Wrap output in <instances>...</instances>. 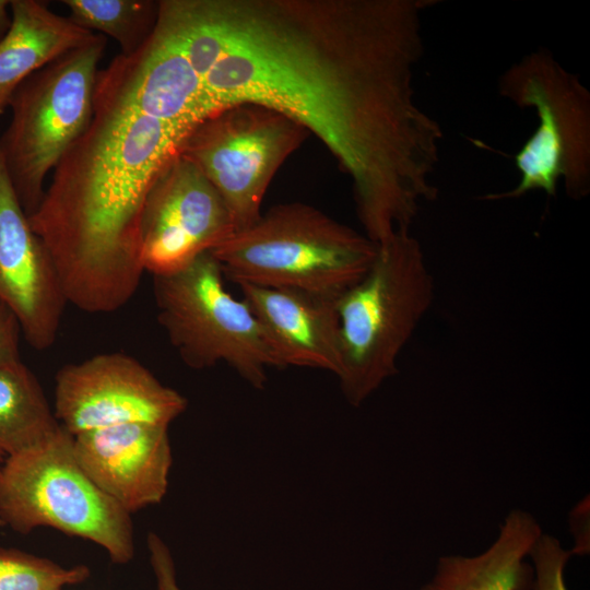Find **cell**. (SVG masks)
Returning <instances> with one entry per match:
<instances>
[{
  "instance_id": "cell-1",
  "label": "cell",
  "mask_w": 590,
  "mask_h": 590,
  "mask_svg": "<svg viewBox=\"0 0 590 590\" xmlns=\"http://www.w3.org/2000/svg\"><path fill=\"white\" fill-rule=\"evenodd\" d=\"M435 0H163L158 30L202 80L209 114L237 103L314 133L352 181L376 245L437 198L442 130L415 98Z\"/></svg>"
},
{
  "instance_id": "cell-2",
  "label": "cell",
  "mask_w": 590,
  "mask_h": 590,
  "mask_svg": "<svg viewBox=\"0 0 590 590\" xmlns=\"http://www.w3.org/2000/svg\"><path fill=\"white\" fill-rule=\"evenodd\" d=\"M193 128L149 116L96 80L92 119L28 217L68 303L113 312L134 295L144 272V202Z\"/></svg>"
},
{
  "instance_id": "cell-3",
  "label": "cell",
  "mask_w": 590,
  "mask_h": 590,
  "mask_svg": "<svg viewBox=\"0 0 590 590\" xmlns=\"http://www.w3.org/2000/svg\"><path fill=\"white\" fill-rule=\"evenodd\" d=\"M435 284L420 240L399 232L377 245L365 275L338 300L347 402L361 405L398 371L404 347L433 305Z\"/></svg>"
},
{
  "instance_id": "cell-4",
  "label": "cell",
  "mask_w": 590,
  "mask_h": 590,
  "mask_svg": "<svg viewBox=\"0 0 590 590\" xmlns=\"http://www.w3.org/2000/svg\"><path fill=\"white\" fill-rule=\"evenodd\" d=\"M376 252L365 234L302 202L273 205L211 251L237 284L334 298L365 275Z\"/></svg>"
},
{
  "instance_id": "cell-5",
  "label": "cell",
  "mask_w": 590,
  "mask_h": 590,
  "mask_svg": "<svg viewBox=\"0 0 590 590\" xmlns=\"http://www.w3.org/2000/svg\"><path fill=\"white\" fill-rule=\"evenodd\" d=\"M498 94L521 109L534 110L539 123L515 155L516 187L484 200L516 199L530 191L581 200L590 193V92L546 48H538L498 78Z\"/></svg>"
},
{
  "instance_id": "cell-6",
  "label": "cell",
  "mask_w": 590,
  "mask_h": 590,
  "mask_svg": "<svg viewBox=\"0 0 590 590\" xmlns=\"http://www.w3.org/2000/svg\"><path fill=\"white\" fill-rule=\"evenodd\" d=\"M0 518L19 533L50 527L94 542L116 564L134 555L130 514L87 476L62 426L51 437L5 458L0 471Z\"/></svg>"
},
{
  "instance_id": "cell-7",
  "label": "cell",
  "mask_w": 590,
  "mask_h": 590,
  "mask_svg": "<svg viewBox=\"0 0 590 590\" xmlns=\"http://www.w3.org/2000/svg\"><path fill=\"white\" fill-rule=\"evenodd\" d=\"M106 38L96 34L31 74L14 92L11 119L0 150L17 200L30 217L45 193L44 184L86 130L93 115L98 64Z\"/></svg>"
},
{
  "instance_id": "cell-8",
  "label": "cell",
  "mask_w": 590,
  "mask_h": 590,
  "mask_svg": "<svg viewBox=\"0 0 590 590\" xmlns=\"http://www.w3.org/2000/svg\"><path fill=\"white\" fill-rule=\"evenodd\" d=\"M224 278L211 252L179 271L154 275L157 320L188 367L225 363L262 389L267 369L278 367L276 359L251 309L226 291Z\"/></svg>"
},
{
  "instance_id": "cell-9",
  "label": "cell",
  "mask_w": 590,
  "mask_h": 590,
  "mask_svg": "<svg viewBox=\"0 0 590 590\" xmlns=\"http://www.w3.org/2000/svg\"><path fill=\"white\" fill-rule=\"evenodd\" d=\"M308 134L300 123L278 110L237 103L200 121L179 152L214 186L239 232L260 217L274 175Z\"/></svg>"
},
{
  "instance_id": "cell-10",
  "label": "cell",
  "mask_w": 590,
  "mask_h": 590,
  "mask_svg": "<svg viewBox=\"0 0 590 590\" xmlns=\"http://www.w3.org/2000/svg\"><path fill=\"white\" fill-rule=\"evenodd\" d=\"M236 229L222 197L180 152L164 166L144 202L141 262L153 276L181 270Z\"/></svg>"
},
{
  "instance_id": "cell-11",
  "label": "cell",
  "mask_w": 590,
  "mask_h": 590,
  "mask_svg": "<svg viewBox=\"0 0 590 590\" xmlns=\"http://www.w3.org/2000/svg\"><path fill=\"white\" fill-rule=\"evenodd\" d=\"M186 408L184 396L127 354H98L56 375L54 413L72 436L128 423L169 426Z\"/></svg>"
},
{
  "instance_id": "cell-12",
  "label": "cell",
  "mask_w": 590,
  "mask_h": 590,
  "mask_svg": "<svg viewBox=\"0 0 590 590\" xmlns=\"http://www.w3.org/2000/svg\"><path fill=\"white\" fill-rule=\"evenodd\" d=\"M0 299L38 351L56 341L68 304L57 268L13 190L0 150Z\"/></svg>"
},
{
  "instance_id": "cell-13",
  "label": "cell",
  "mask_w": 590,
  "mask_h": 590,
  "mask_svg": "<svg viewBox=\"0 0 590 590\" xmlns=\"http://www.w3.org/2000/svg\"><path fill=\"white\" fill-rule=\"evenodd\" d=\"M87 476L129 514L158 504L173 463L168 426L128 423L73 436Z\"/></svg>"
},
{
  "instance_id": "cell-14",
  "label": "cell",
  "mask_w": 590,
  "mask_h": 590,
  "mask_svg": "<svg viewBox=\"0 0 590 590\" xmlns=\"http://www.w3.org/2000/svg\"><path fill=\"white\" fill-rule=\"evenodd\" d=\"M278 367L341 370L339 298L308 292L238 284Z\"/></svg>"
},
{
  "instance_id": "cell-15",
  "label": "cell",
  "mask_w": 590,
  "mask_h": 590,
  "mask_svg": "<svg viewBox=\"0 0 590 590\" xmlns=\"http://www.w3.org/2000/svg\"><path fill=\"white\" fill-rule=\"evenodd\" d=\"M97 81L160 120L196 127L209 117L202 80L184 54L154 32L130 56L118 55Z\"/></svg>"
},
{
  "instance_id": "cell-16",
  "label": "cell",
  "mask_w": 590,
  "mask_h": 590,
  "mask_svg": "<svg viewBox=\"0 0 590 590\" xmlns=\"http://www.w3.org/2000/svg\"><path fill=\"white\" fill-rule=\"evenodd\" d=\"M541 533L531 514L514 509L486 551L440 557L434 576L421 590H532L533 567L526 558Z\"/></svg>"
},
{
  "instance_id": "cell-17",
  "label": "cell",
  "mask_w": 590,
  "mask_h": 590,
  "mask_svg": "<svg viewBox=\"0 0 590 590\" xmlns=\"http://www.w3.org/2000/svg\"><path fill=\"white\" fill-rule=\"evenodd\" d=\"M11 14V27L0 42V118L31 74L96 36L40 1L12 0Z\"/></svg>"
},
{
  "instance_id": "cell-18",
  "label": "cell",
  "mask_w": 590,
  "mask_h": 590,
  "mask_svg": "<svg viewBox=\"0 0 590 590\" xmlns=\"http://www.w3.org/2000/svg\"><path fill=\"white\" fill-rule=\"evenodd\" d=\"M61 428L33 373L22 363L0 366V452L11 457Z\"/></svg>"
},
{
  "instance_id": "cell-19",
  "label": "cell",
  "mask_w": 590,
  "mask_h": 590,
  "mask_svg": "<svg viewBox=\"0 0 590 590\" xmlns=\"http://www.w3.org/2000/svg\"><path fill=\"white\" fill-rule=\"evenodd\" d=\"M69 19L90 32L97 31L119 45L120 55L139 50L154 31L158 1L151 0H63Z\"/></svg>"
},
{
  "instance_id": "cell-20",
  "label": "cell",
  "mask_w": 590,
  "mask_h": 590,
  "mask_svg": "<svg viewBox=\"0 0 590 590\" xmlns=\"http://www.w3.org/2000/svg\"><path fill=\"white\" fill-rule=\"evenodd\" d=\"M88 576L83 565L67 568L17 550L0 548V590H61Z\"/></svg>"
},
{
  "instance_id": "cell-21",
  "label": "cell",
  "mask_w": 590,
  "mask_h": 590,
  "mask_svg": "<svg viewBox=\"0 0 590 590\" xmlns=\"http://www.w3.org/2000/svg\"><path fill=\"white\" fill-rule=\"evenodd\" d=\"M571 555L556 538L542 532L529 553L534 573L532 590H568L564 573Z\"/></svg>"
},
{
  "instance_id": "cell-22",
  "label": "cell",
  "mask_w": 590,
  "mask_h": 590,
  "mask_svg": "<svg viewBox=\"0 0 590 590\" xmlns=\"http://www.w3.org/2000/svg\"><path fill=\"white\" fill-rule=\"evenodd\" d=\"M150 563L155 576V590H181L177 583L175 564L170 550L154 532L148 535Z\"/></svg>"
},
{
  "instance_id": "cell-23",
  "label": "cell",
  "mask_w": 590,
  "mask_h": 590,
  "mask_svg": "<svg viewBox=\"0 0 590 590\" xmlns=\"http://www.w3.org/2000/svg\"><path fill=\"white\" fill-rule=\"evenodd\" d=\"M21 332L15 314L0 299V366L21 361L19 351Z\"/></svg>"
},
{
  "instance_id": "cell-24",
  "label": "cell",
  "mask_w": 590,
  "mask_h": 590,
  "mask_svg": "<svg viewBox=\"0 0 590 590\" xmlns=\"http://www.w3.org/2000/svg\"><path fill=\"white\" fill-rule=\"evenodd\" d=\"M12 24L11 1L0 0V42L9 32Z\"/></svg>"
},
{
  "instance_id": "cell-25",
  "label": "cell",
  "mask_w": 590,
  "mask_h": 590,
  "mask_svg": "<svg viewBox=\"0 0 590 590\" xmlns=\"http://www.w3.org/2000/svg\"><path fill=\"white\" fill-rule=\"evenodd\" d=\"M4 460H5V457L0 452V471H1V468L4 463Z\"/></svg>"
},
{
  "instance_id": "cell-26",
  "label": "cell",
  "mask_w": 590,
  "mask_h": 590,
  "mask_svg": "<svg viewBox=\"0 0 590 590\" xmlns=\"http://www.w3.org/2000/svg\"><path fill=\"white\" fill-rule=\"evenodd\" d=\"M1 526H4V523H3V521H2L1 518H0V527H1Z\"/></svg>"
}]
</instances>
